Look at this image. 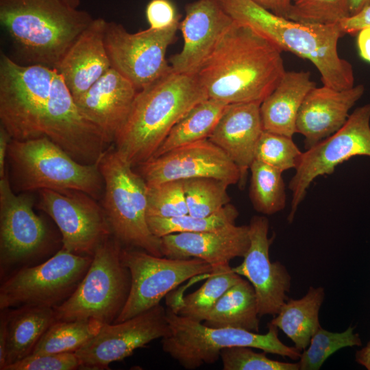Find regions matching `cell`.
<instances>
[{
	"instance_id": "1",
	"label": "cell",
	"mask_w": 370,
	"mask_h": 370,
	"mask_svg": "<svg viewBox=\"0 0 370 370\" xmlns=\"http://www.w3.org/2000/svg\"><path fill=\"white\" fill-rule=\"evenodd\" d=\"M282 52L234 21L195 75L208 98L227 104L261 103L286 72Z\"/></svg>"
},
{
	"instance_id": "2",
	"label": "cell",
	"mask_w": 370,
	"mask_h": 370,
	"mask_svg": "<svg viewBox=\"0 0 370 370\" xmlns=\"http://www.w3.org/2000/svg\"><path fill=\"white\" fill-rule=\"evenodd\" d=\"M208 98L196 75L172 71L138 91L114 148L133 167L147 162L173 126Z\"/></svg>"
},
{
	"instance_id": "3",
	"label": "cell",
	"mask_w": 370,
	"mask_h": 370,
	"mask_svg": "<svg viewBox=\"0 0 370 370\" xmlns=\"http://www.w3.org/2000/svg\"><path fill=\"white\" fill-rule=\"evenodd\" d=\"M237 23L246 26L275 45L312 62L323 85L343 90L353 87L352 64L338 53V42L345 35L339 24L317 25L276 15L252 0H218Z\"/></svg>"
},
{
	"instance_id": "4",
	"label": "cell",
	"mask_w": 370,
	"mask_h": 370,
	"mask_svg": "<svg viewBox=\"0 0 370 370\" xmlns=\"http://www.w3.org/2000/svg\"><path fill=\"white\" fill-rule=\"evenodd\" d=\"M93 18L64 0H0V22L31 64L55 69Z\"/></svg>"
},
{
	"instance_id": "5",
	"label": "cell",
	"mask_w": 370,
	"mask_h": 370,
	"mask_svg": "<svg viewBox=\"0 0 370 370\" xmlns=\"http://www.w3.org/2000/svg\"><path fill=\"white\" fill-rule=\"evenodd\" d=\"M8 157L14 187L19 191L73 190L95 199L104 192L99 162L81 163L47 137L12 139Z\"/></svg>"
},
{
	"instance_id": "6",
	"label": "cell",
	"mask_w": 370,
	"mask_h": 370,
	"mask_svg": "<svg viewBox=\"0 0 370 370\" xmlns=\"http://www.w3.org/2000/svg\"><path fill=\"white\" fill-rule=\"evenodd\" d=\"M169 333L162 338L163 351L186 369L214 363L221 351L232 347H248L266 353L298 360L301 352L278 338V328L269 323V331L258 332L235 328H212L166 309Z\"/></svg>"
},
{
	"instance_id": "7",
	"label": "cell",
	"mask_w": 370,
	"mask_h": 370,
	"mask_svg": "<svg viewBox=\"0 0 370 370\" xmlns=\"http://www.w3.org/2000/svg\"><path fill=\"white\" fill-rule=\"evenodd\" d=\"M104 182L103 209L112 234L127 247L163 256L161 239L147 222V184L115 148L108 149L99 161Z\"/></svg>"
},
{
	"instance_id": "8",
	"label": "cell",
	"mask_w": 370,
	"mask_h": 370,
	"mask_svg": "<svg viewBox=\"0 0 370 370\" xmlns=\"http://www.w3.org/2000/svg\"><path fill=\"white\" fill-rule=\"evenodd\" d=\"M122 248L115 237L108 238L97 247L76 289L53 308L56 321L92 319L103 324L115 321L131 287V275L123 262Z\"/></svg>"
},
{
	"instance_id": "9",
	"label": "cell",
	"mask_w": 370,
	"mask_h": 370,
	"mask_svg": "<svg viewBox=\"0 0 370 370\" xmlns=\"http://www.w3.org/2000/svg\"><path fill=\"white\" fill-rule=\"evenodd\" d=\"M55 69L21 65L6 55L0 58V121L12 139L42 137Z\"/></svg>"
},
{
	"instance_id": "10",
	"label": "cell",
	"mask_w": 370,
	"mask_h": 370,
	"mask_svg": "<svg viewBox=\"0 0 370 370\" xmlns=\"http://www.w3.org/2000/svg\"><path fill=\"white\" fill-rule=\"evenodd\" d=\"M92 257L62 248L45 262L16 271L0 287V309L24 306L55 308L76 289Z\"/></svg>"
},
{
	"instance_id": "11",
	"label": "cell",
	"mask_w": 370,
	"mask_h": 370,
	"mask_svg": "<svg viewBox=\"0 0 370 370\" xmlns=\"http://www.w3.org/2000/svg\"><path fill=\"white\" fill-rule=\"evenodd\" d=\"M121 257L130 272L131 287L126 303L114 323L152 308L185 281L208 275L212 270V265L199 258L156 256L135 247L122 248Z\"/></svg>"
},
{
	"instance_id": "12",
	"label": "cell",
	"mask_w": 370,
	"mask_h": 370,
	"mask_svg": "<svg viewBox=\"0 0 370 370\" xmlns=\"http://www.w3.org/2000/svg\"><path fill=\"white\" fill-rule=\"evenodd\" d=\"M356 156L370 158V103L356 108L337 132L302 152L288 184L292 199L288 222H293L316 177L331 175L338 165Z\"/></svg>"
},
{
	"instance_id": "13",
	"label": "cell",
	"mask_w": 370,
	"mask_h": 370,
	"mask_svg": "<svg viewBox=\"0 0 370 370\" xmlns=\"http://www.w3.org/2000/svg\"><path fill=\"white\" fill-rule=\"evenodd\" d=\"M179 25L130 33L120 23L107 22L105 44L111 67L138 90L169 74L173 69L166 52L175 41Z\"/></svg>"
},
{
	"instance_id": "14",
	"label": "cell",
	"mask_w": 370,
	"mask_h": 370,
	"mask_svg": "<svg viewBox=\"0 0 370 370\" xmlns=\"http://www.w3.org/2000/svg\"><path fill=\"white\" fill-rule=\"evenodd\" d=\"M39 207L56 223L62 248L93 257L97 247L112 234L103 208L90 195L73 190H39Z\"/></svg>"
},
{
	"instance_id": "15",
	"label": "cell",
	"mask_w": 370,
	"mask_h": 370,
	"mask_svg": "<svg viewBox=\"0 0 370 370\" xmlns=\"http://www.w3.org/2000/svg\"><path fill=\"white\" fill-rule=\"evenodd\" d=\"M47 241V227L34 212L31 195H16L8 175L1 178V274L13 268L30 266L43 254Z\"/></svg>"
},
{
	"instance_id": "16",
	"label": "cell",
	"mask_w": 370,
	"mask_h": 370,
	"mask_svg": "<svg viewBox=\"0 0 370 370\" xmlns=\"http://www.w3.org/2000/svg\"><path fill=\"white\" fill-rule=\"evenodd\" d=\"M169 333L166 309L160 304L130 319L103 324L99 332L75 353L81 367L107 369L130 356L138 348Z\"/></svg>"
},
{
	"instance_id": "17",
	"label": "cell",
	"mask_w": 370,
	"mask_h": 370,
	"mask_svg": "<svg viewBox=\"0 0 370 370\" xmlns=\"http://www.w3.org/2000/svg\"><path fill=\"white\" fill-rule=\"evenodd\" d=\"M147 185L196 177H213L229 186L239 183L237 165L208 138L183 145L138 165Z\"/></svg>"
},
{
	"instance_id": "18",
	"label": "cell",
	"mask_w": 370,
	"mask_h": 370,
	"mask_svg": "<svg viewBox=\"0 0 370 370\" xmlns=\"http://www.w3.org/2000/svg\"><path fill=\"white\" fill-rule=\"evenodd\" d=\"M250 245L241 264L233 271L244 276L254 287L259 317L275 316L288 299L291 276L280 262H271L269 248L275 234L268 236L267 217L254 216L249 224Z\"/></svg>"
},
{
	"instance_id": "19",
	"label": "cell",
	"mask_w": 370,
	"mask_h": 370,
	"mask_svg": "<svg viewBox=\"0 0 370 370\" xmlns=\"http://www.w3.org/2000/svg\"><path fill=\"white\" fill-rule=\"evenodd\" d=\"M185 12L179 25L183 47L169 62L175 73L195 75L234 21L218 0H196L186 5Z\"/></svg>"
},
{
	"instance_id": "20",
	"label": "cell",
	"mask_w": 370,
	"mask_h": 370,
	"mask_svg": "<svg viewBox=\"0 0 370 370\" xmlns=\"http://www.w3.org/2000/svg\"><path fill=\"white\" fill-rule=\"evenodd\" d=\"M365 87L338 90L315 86L305 97L297 114L296 133L304 137L308 149L334 134L346 123L351 108L362 97Z\"/></svg>"
},
{
	"instance_id": "21",
	"label": "cell",
	"mask_w": 370,
	"mask_h": 370,
	"mask_svg": "<svg viewBox=\"0 0 370 370\" xmlns=\"http://www.w3.org/2000/svg\"><path fill=\"white\" fill-rule=\"evenodd\" d=\"M162 256L173 259L199 258L210 265L229 264L244 257L249 245L248 225H227L214 230L182 232L160 238Z\"/></svg>"
},
{
	"instance_id": "22",
	"label": "cell",
	"mask_w": 370,
	"mask_h": 370,
	"mask_svg": "<svg viewBox=\"0 0 370 370\" xmlns=\"http://www.w3.org/2000/svg\"><path fill=\"white\" fill-rule=\"evenodd\" d=\"M107 22L93 18L55 68L75 101L111 68L105 44Z\"/></svg>"
},
{
	"instance_id": "23",
	"label": "cell",
	"mask_w": 370,
	"mask_h": 370,
	"mask_svg": "<svg viewBox=\"0 0 370 370\" xmlns=\"http://www.w3.org/2000/svg\"><path fill=\"white\" fill-rule=\"evenodd\" d=\"M260 103L227 104L208 139L219 147L237 165L243 186L255 160L259 139L264 132Z\"/></svg>"
},
{
	"instance_id": "24",
	"label": "cell",
	"mask_w": 370,
	"mask_h": 370,
	"mask_svg": "<svg viewBox=\"0 0 370 370\" xmlns=\"http://www.w3.org/2000/svg\"><path fill=\"white\" fill-rule=\"evenodd\" d=\"M138 91L127 79L111 67L75 101L111 143L124 125Z\"/></svg>"
},
{
	"instance_id": "25",
	"label": "cell",
	"mask_w": 370,
	"mask_h": 370,
	"mask_svg": "<svg viewBox=\"0 0 370 370\" xmlns=\"http://www.w3.org/2000/svg\"><path fill=\"white\" fill-rule=\"evenodd\" d=\"M316 86L308 71H286L260 104L264 131L293 137L299 108L308 93Z\"/></svg>"
},
{
	"instance_id": "26",
	"label": "cell",
	"mask_w": 370,
	"mask_h": 370,
	"mask_svg": "<svg viewBox=\"0 0 370 370\" xmlns=\"http://www.w3.org/2000/svg\"><path fill=\"white\" fill-rule=\"evenodd\" d=\"M8 311L3 368L32 354L42 335L56 321L54 309L50 307L24 306Z\"/></svg>"
},
{
	"instance_id": "27",
	"label": "cell",
	"mask_w": 370,
	"mask_h": 370,
	"mask_svg": "<svg viewBox=\"0 0 370 370\" xmlns=\"http://www.w3.org/2000/svg\"><path fill=\"white\" fill-rule=\"evenodd\" d=\"M324 297L323 287L310 286L301 299L286 301L270 323L281 330L297 350L303 351L321 328L319 313Z\"/></svg>"
},
{
	"instance_id": "28",
	"label": "cell",
	"mask_w": 370,
	"mask_h": 370,
	"mask_svg": "<svg viewBox=\"0 0 370 370\" xmlns=\"http://www.w3.org/2000/svg\"><path fill=\"white\" fill-rule=\"evenodd\" d=\"M259 317L254 287L242 278L217 301L204 323L212 328H235L258 332Z\"/></svg>"
},
{
	"instance_id": "29",
	"label": "cell",
	"mask_w": 370,
	"mask_h": 370,
	"mask_svg": "<svg viewBox=\"0 0 370 370\" xmlns=\"http://www.w3.org/2000/svg\"><path fill=\"white\" fill-rule=\"evenodd\" d=\"M227 105L210 98L195 105L173 126L152 158L175 148L208 138Z\"/></svg>"
},
{
	"instance_id": "30",
	"label": "cell",
	"mask_w": 370,
	"mask_h": 370,
	"mask_svg": "<svg viewBox=\"0 0 370 370\" xmlns=\"http://www.w3.org/2000/svg\"><path fill=\"white\" fill-rule=\"evenodd\" d=\"M241 278L229 264L213 266L208 280L199 288L169 308L180 316L204 322L221 296Z\"/></svg>"
},
{
	"instance_id": "31",
	"label": "cell",
	"mask_w": 370,
	"mask_h": 370,
	"mask_svg": "<svg viewBox=\"0 0 370 370\" xmlns=\"http://www.w3.org/2000/svg\"><path fill=\"white\" fill-rule=\"evenodd\" d=\"M103 325L92 319L56 321L42 335L32 354L75 352L92 338Z\"/></svg>"
},
{
	"instance_id": "32",
	"label": "cell",
	"mask_w": 370,
	"mask_h": 370,
	"mask_svg": "<svg viewBox=\"0 0 370 370\" xmlns=\"http://www.w3.org/2000/svg\"><path fill=\"white\" fill-rule=\"evenodd\" d=\"M249 170V198L254 208L267 215L282 210L286 203L282 172L256 159Z\"/></svg>"
},
{
	"instance_id": "33",
	"label": "cell",
	"mask_w": 370,
	"mask_h": 370,
	"mask_svg": "<svg viewBox=\"0 0 370 370\" xmlns=\"http://www.w3.org/2000/svg\"><path fill=\"white\" fill-rule=\"evenodd\" d=\"M238 214L236 208L227 204L216 213L206 217H196L189 214L172 218L147 217V222L151 232L162 238L171 234L210 231L235 224Z\"/></svg>"
},
{
	"instance_id": "34",
	"label": "cell",
	"mask_w": 370,
	"mask_h": 370,
	"mask_svg": "<svg viewBox=\"0 0 370 370\" xmlns=\"http://www.w3.org/2000/svg\"><path fill=\"white\" fill-rule=\"evenodd\" d=\"M188 214L196 217L212 215L230 203L229 185L213 177L183 180Z\"/></svg>"
},
{
	"instance_id": "35",
	"label": "cell",
	"mask_w": 370,
	"mask_h": 370,
	"mask_svg": "<svg viewBox=\"0 0 370 370\" xmlns=\"http://www.w3.org/2000/svg\"><path fill=\"white\" fill-rule=\"evenodd\" d=\"M361 345L360 336L354 332L352 327L343 332H332L321 327L312 336L308 348L301 354L299 370H318L328 358L339 349Z\"/></svg>"
},
{
	"instance_id": "36",
	"label": "cell",
	"mask_w": 370,
	"mask_h": 370,
	"mask_svg": "<svg viewBox=\"0 0 370 370\" xmlns=\"http://www.w3.org/2000/svg\"><path fill=\"white\" fill-rule=\"evenodd\" d=\"M349 16V0H294L286 18L304 24L332 25Z\"/></svg>"
},
{
	"instance_id": "37",
	"label": "cell",
	"mask_w": 370,
	"mask_h": 370,
	"mask_svg": "<svg viewBox=\"0 0 370 370\" xmlns=\"http://www.w3.org/2000/svg\"><path fill=\"white\" fill-rule=\"evenodd\" d=\"M301 154L292 137L264 131L257 145L255 159L283 173L295 169Z\"/></svg>"
},
{
	"instance_id": "38",
	"label": "cell",
	"mask_w": 370,
	"mask_h": 370,
	"mask_svg": "<svg viewBox=\"0 0 370 370\" xmlns=\"http://www.w3.org/2000/svg\"><path fill=\"white\" fill-rule=\"evenodd\" d=\"M147 217L172 218L188 214L183 180L147 185Z\"/></svg>"
},
{
	"instance_id": "39",
	"label": "cell",
	"mask_w": 370,
	"mask_h": 370,
	"mask_svg": "<svg viewBox=\"0 0 370 370\" xmlns=\"http://www.w3.org/2000/svg\"><path fill=\"white\" fill-rule=\"evenodd\" d=\"M220 358L223 370H299V362L271 360L265 352H256L248 347L225 348Z\"/></svg>"
},
{
	"instance_id": "40",
	"label": "cell",
	"mask_w": 370,
	"mask_h": 370,
	"mask_svg": "<svg viewBox=\"0 0 370 370\" xmlns=\"http://www.w3.org/2000/svg\"><path fill=\"white\" fill-rule=\"evenodd\" d=\"M81 367L75 352L29 355L3 370H73Z\"/></svg>"
},
{
	"instance_id": "41",
	"label": "cell",
	"mask_w": 370,
	"mask_h": 370,
	"mask_svg": "<svg viewBox=\"0 0 370 370\" xmlns=\"http://www.w3.org/2000/svg\"><path fill=\"white\" fill-rule=\"evenodd\" d=\"M145 14L152 29H165L180 22V16L171 0H151L146 6Z\"/></svg>"
},
{
	"instance_id": "42",
	"label": "cell",
	"mask_w": 370,
	"mask_h": 370,
	"mask_svg": "<svg viewBox=\"0 0 370 370\" xmlns=\"http://www.w3.org/2000/svg\"><path fill=\"white\" fill-rule=\"evenodd\" d=\"M339 25L345 34H354L361 29L370 26V4L358 13L342 21Z\"/></svg>"
},
{
	"instance_id": "43",
	"label": "cell",
	"mask_w": 370,
	"mask_h": 370,
	"mask_svg": "<svg viewBox=\"0 0 370 370\" xmlns=\"http://www.w3.org/2000/svg\"><path fill=\"white\" fill-rule=\"evenodd\" d=\"M269 12L283 17H286L294 0H252Z\"/></svg>"
},
{
	"instance_id": "44",
	"label": "cell",
	"mask_w": 370,
	"mask_h": 370,
	"mask_svg": "<svg viewBox=\"0 0 370 370\" xmlns=\"http://www.w3.org/2000/svg\"><path fill=\"white\" fill-rule=\"evenodd\" d=\"M357 47L360 58L370 63V26L364 27L358 32Z\"/></svg>"
},
{
	"instance_id": "45",
	"label": "cell",
	"mask_w": 370,
	"mask_h": 370,
	"mask_svg": "<svg viewBox=\"0 0 370 370\" xmlns=\"http://www.w3.org/2000/svg\"><path fill=\"white\" fill-rule=\"evenodd\" d=\"M0 319V369L5 365V349L7 342V325L8 319V309L1 310Z\"/></svg>"
},
{
	"instance_id": "46",
	"label": "cell",
	"mask_w": 370,
	"mask_h": 370,
	"mask_svg": "<svg viewBox=\"0 0 370 370\" xmlns=\"http://www.w3.org/2000/svg\"><path fill=\"white\" fill-rule=\"evenodd\" d=\"M12 140L11 136L4 127H0V177L3 178L6 175L5 173V159L8 155V151L10 143Z\"/></svg>"
},
{
	"instance_id": "47",
	"label": "cell",
	"mask_w": 370,
	"mask_h": 370,
	"mask_svg": "<svg viewBox=\"0 0 370 370\" xmlns=\"http://www.w3.org/2000/svg\"><path fill=\"white\" fill-rule=\"evenodd\" d=\"M355 359L358 364L370 370V341L365 347L356 352Z\"/></svg>"
},
{
	"instance_id": "48",
	"label": "cell",
	"mask_w": 370,
	"mask_h": 370,
	"mask_svg": "<svg viewBox=\"0 0 370 370\" xmlns=\"http://www.w3.org/2000/svg\"><path fill=\"white\" fill-rule=\"evenodd\" d=\"M370 4V0H349L351 15L356 14Z\"/></svg>"
},
{
	"instance_id": "49",
	"label": "cell",
	"mask_w": 370,
	"mask_h": 370,
	"mask_svg": "<svg viewBox=\"0 0 370 370\" xmlns=\"http://www.w3.org/2000/svg\"><path fill=\"white\" fill-rule=\"evenodd\" d=\"M64 1L73 8H78L80 4V0H64Z\"/></svg>"
}]
</instances>
